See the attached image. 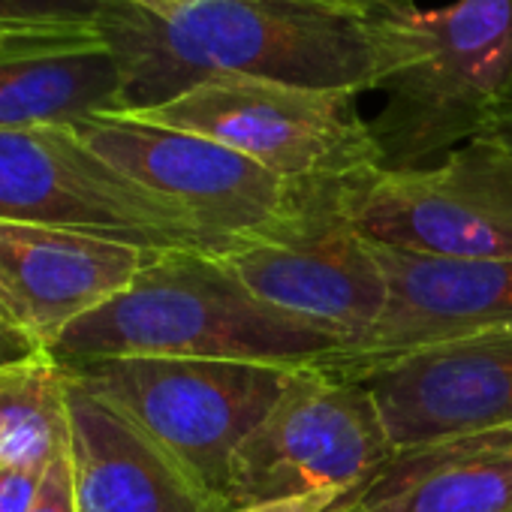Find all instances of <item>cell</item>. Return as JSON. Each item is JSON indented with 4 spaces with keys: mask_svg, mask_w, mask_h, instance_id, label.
Instances as JSON below:
<instances>
[{
    "mask_svg": "<svg viewBox=\"0 0 512 512\" xmlns=\"http://www.w3.org/2000/svg\"><path fill=\"white\" fill-rule=\"evenodd\" d=\"M97 28L124 76L121 112L160 109L217 76L380 91L428 55L419 7L344 0H106Z\"/></svg>",
    "mask_w": 512,
    "mask_h": 512,
    "instance_id": "cell-1",
    "label": "cell"
},
{
    "mask_svg": "<svg viewBox=\"0 0 512 512\" xmlns=\"http://www.w3.org/2000/svg\"><path fill=\"white\" fill-rule=\"evenodd\" d=\"M347 341L256 299L211 253H151L109 302L79 317L52 347L61 368L100 359H205L314 368Z\"/></svg>",
    "mask_w": 512,
    "mask_h": 512,
    "instance_id": "cell-2",
    "label": "cell"
},
{
    "mask_svg": "<svg viewBox=\"0 0 512 512\" xmlns=\"http://www.w3.org/2000/svg\"><path fill=\"white\" fill-rule=\"evenodd\" d=\"M428 55L395 76L368 121L380 166L425 169L488 133L512 100V0H455L419 10Z\"/></svg>",
    "mask_w": 512,
    "mask_h": 512,
    "instance_id": "cell-3",
    "label": "cell"
},
{
    "mask_svg": "<svg viewBox=\"0 0 512 512\" xmlns=\"http://www.w3.org/2000/svg\"><path fill=\"white\" fill-rule=\"evenodd\" d=\"M67 377L130 416L226 512L229 464L299 368L205 359H100Z\"/></svg>",
    "mask_w": 512,
    "mask_h": 512,
    "instance_id": "cell-4",
    "label": "cell"
},
{
    "mask_svg": "<svg viewBox=\"0 0 512 512\" xmlns=\"http://www.w3.org/2000/svg\"><path fill=\"white\" fill-rule=\"evenodd\" d=\"M0 217L97 235L145 253H223L178 202L115 169L70 127L0 130Z\"/></svg>",
    "mask_w": 512,
    "mask_h": 512,
    "instance_id": "cell-5",
    "label": "cell"
},
{
    "mask_svg": "<svg viewBox=\"0 0 512 512\" xmlns=\"http://www.w3.org/2000/svg\"><path fill=\"white\" fill-rule=\"evenodd\" d=\"M395 452L362 380L317 365L299 368L281 401L232 455L226 506L323 491L344 494L350 506Z\"/></svg>",
    "mask_w": 512,
    "mask_h": 512,
    "instance_id": "cell-6",
    "label": "cell"
},
{
    "mask_svg": "<svg viewBox=\"0 0 512 512\" xmlns=\"http://www.w3.org/2000/svg\"><path fill=\"white\" fill-rule=\"evenodd\" d=\"M338 208L374 244L512 263V151L479 136L425 169L338 178Z\"/></svg>",
    "mask_w": 512,
    "mask_h": 512,
    "instance_id": "cell-7",
    "label": "cell"
},
{
    "mask_svg": "<svg viewBox=\"0 0 512 512\" xmlns=\"http://www.w3.org/2000/svg\"><path fill=\"white\" fill-rule=\"evenodd\" d=\"M356 97L350 91L217 76L130 118L214 139L287 181H329L380 166Z\"/></svg>",
    "mask_w": 512,
    "mask_h": 512,
    "instance_id": "cell-8",
    "label": "cell"
},
{
    "mask_svg": "<svg viewBox=\"0 0 512 512\" xmlns=\"http://www.w3.org/2000/svg\"><path fill=\"white\" fill-rule=\"evenodd\" d=\"M70 130L115 169L178 202L223 253L238 241L281 229L308 199L311 181H287L250 157L187 130L130 115H97Z\"/></svg>",
    "mask_w": 512,
    "mask_h": 512,
    "instance_id": "cell-9",
    "label": "cell"
},
{
    "mask_svg": "<svg viewBox=\"0 0 512 512\" xmlns=\"http://www.w3.org/2000/svg\"><path fill=\"white\" fill-rule=\"evenodd\" d=\"M220 263L256 299L338 332L347 347L365 341L386 311L383 269L338 208V178L311 181L293 220L232 244Z\"/></svg>",
    "mask_w": 512,
    "mask_h": 512,
    "instance_id": "cell-10",
    "label": "cell"
},
{
    "mask_svg": "<svg viewBox=\"0 0 512 512\" xmlns=\"http://www.w3.org/2000/svg\"><path fill=\"white\" fill-rule=\"evenodd\" d=\"M395 449L512 425V323L365 368Z\"/></svg>",
    "mask_w": 512,
    "mask_h": 512,
    "instance_id": "cell-11",
    "label": "cell"
},
{
    "mask_svg": "<svg viewBox=\"0 0 512 512\" xmlns=\"http://www.w3.org/2000/svg\"><path fill=\"white\" fill-rule=\"evenodd\" d=\"M371 247L389 290L386 311L365 341L317 368L356 377L404 353L512 323L509 260H449L374 241Z\"/></svg>",
    "mask_w": 512,
    "mask_h": 512,
    "instance_id": "cell-12",
    "label": "cell"
},
{
    "mask_svg": "<svg viewBox=\"0 0 512 512\" xmlns=\"http://www.w3.org/2000/svg\"><path fill=\"white\" fill-rule=\"evenodd\" d=\"M148 256L121 241L0 217V308L49 353L79 317L118 296Z\"/></svg>",
    "mask_w": 512,
    "mask_h": 512,
    "instance_id": "cell-13",
    "label": "cell"
},
{
    "mask_svg": "<svg viewBox=\"0 0 512 512\" xmlns=\"http://www.w3.org/2000/svg\"><path fill=\"white\" fill-rule=\"evenodd\" d=\"M67 383L79 512H220L130 416Z\"/></svg>",
    "mask_w": 512,
    "mask_h": 512,
    "instance_id": "cell-14",
    "label": "cell"
},
{
    "mask_svg": "<svg viewBox=\"0 0 512 512\" xmlns=\"http://www.w3.org/2000/svg\"><path fill=\"white\" fill-rule=\"evenodd\" d=\"M121 91V64L97 25L22 31L0 49V130L118 115Z\"/></svg>",
    "mask_w": 512,
    "mask_h": 512,
    "instance_id": "cell-15",
    "label": "cell"
},
{
    "mask_svg": "<svg viewBox=\"0 0 512 512\" xmlns=\"http://www.w3.org/2000/svg\"><path fill=\"white\" fill-rule=\"evenodd\" d=\"M353 512H512V425L398 449Z\"/></svg>",
    "mask_w": 512,
    "mask_h": 512,
    "instance_id": "cell-16",
    "label": "cell"
},
{
    "mask_svg": "<svg viewBox=\"0 0 512 512\" xmlns=\"http://www.w3.org/2000/svg\"><path fill=\"white\" fill-rule=\"evenodd\" d=\"M67 389V371L49 353L0 365V464H52L70 443Z\"/></svg>",
    "mask_w": 512,
    "mask_h": 512,
    "instance_id": "cell-17",
    "label": "cell"
},
{
    "mask_svg": "<svg viewBox=\"0 0 512 512\" xmlns=\"http://www.w3.org/2000/svg\"><path fill=\"white\" fill-rule=\"evenodd\" d=\"M106 0H0V31H55L97 25Z\"/></svg>",
    "mask_w": 512,
    "mask_h": 512,
    "instance_id": "cell-18",
    "label": "cell"
},
{
    "mask_svg": "<svg viewBox=\"0 0 512 512\" xmlns=\"http://www.w3.org/2000/svg\"><path fill=\"white\" fill-rule=\"evenodd\" d=\"M31 512H79L76 497V476H73V458L70 443L52 458V464L43 473V482L37 488Z\"/></svg>",
    "mask_w": 512,
    "mask_h": 512,
    "instance_id": "cell-19",
    "label": "cell"
},
{
    "mask_svg": "<svg viewBox=\"0 0 512 512\" xmlns=\"http://www.w3.org/2000/svg\"><path fill=\"white\" fill-rule=\"evenodd\" d=\"M43 473L40 467L0 464V512H31Z\"/></svg>",
    "mask_w": 512,
    "mask_h": 512,
    "instance_id": "cell-20",
    "label": "cell"
},
{
    "mask_svg": "<svg viewBox=\"0 0 512 512\" xmlns=\"http://www.w3.org/2000/svg\"><path fill=\"white\" fill-rule=\"evenodd\" d=\"M347 506V497L338 491L323 494H305V497H281V500H260V503H244L226 512H338Z\"/></svg>",
    "mask_w": 512,
    "mask_h": 512,
    "instance_id": "cell-21",
    "label": "cell"
},
{
    "mask_svg": "<svg viewBox=\"0 0 512 512\" xmlns=\"http://www.w3.org/2000/svg\"><path fill=\"white\" fill-rule=\"evenodd\" d=\"M46 350H40L34 344L31 335H25L10 317L0 308V365H13V362H25L31 356H40Z\"/></svg>",
    "mask_w": 512,
    "mask_h": 512,
    "instance_id": "cell-22",
    "label": "cell"
},
{
    "mask_svg": "<svg viewBox=\"0 0 512 512\" xmlns=\"http://www.w3.org/2000/svg\"><path fill=\"white\" fill-rule=\"evenodd\" d=\"M485 139H491V142L503 145L506 151H512V100L500 109V115H497L494 124L488 127Z\"/></svg>",
    "mask_w": 512,
    "mask_h": 512,
    "instance_id": "cell-23",
    "label": "cell"
},
{
    "mask_svg": "<svg viewBox=\"0 0 512 512\" xmlns=\"http://www.w3.org/2000/svg\"><path fill=\"white\" fill-rule=\"evenodd\" d=\"M344 4L371 7V10H401V7H413L416 0H344Z\"/></svg>",
    "mask_w": 512,
    "mask_h": 512,
    "instance_id": "cell-24",
    "label": "cell"
},
{
    "mask_svg": "<svg viewBox=\"0 0 512 512\" xmlns=\"http://www.w3.org/2000/svg\"><path fill=\"white\" fill-rule=\"evenodd\" d=\"M16 34H22V31H0V49H4L10 43V37H16Z\"/></svg>",
    "mask_w": 512,
    "mask_h": 512,
    "instance_id": "cell-25",
    "label": "cell"
},
{
    "mask_svg": "<svg viewBox=\"0 0 512 512\" xmlns=\"http://www.w3.org/2000/svg\"><path fill=\"white\" fill-rule=\"evenodd\" d=\"M338 512H353V509H350V506H347V509H338Z\"/></svg>",
    "mask_w": 512,
    "mask_h": 512,
    "instance_id": "cell-26",
    "label": "cell"
}]
</instances>
